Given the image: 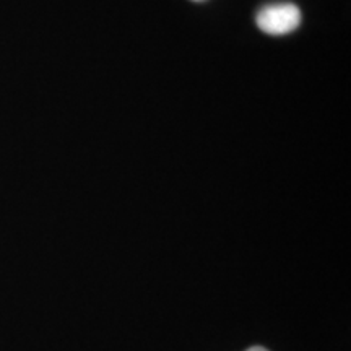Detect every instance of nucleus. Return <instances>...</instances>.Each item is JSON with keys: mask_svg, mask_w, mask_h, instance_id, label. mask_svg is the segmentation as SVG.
<instances>
[{"mask_svg": "<svg viewBox=\"0 0 351 351\" xmlns=\"http://www.w3.org/2000/svg\"><path fill=\"white\" fill-rule=\"evenodd\" d=\"M257 26L270 36H285L300 28L301 10L295 3H271L258 10Z\"/></svg>", "mask_w": 351, "mask_h": 351, "instance_id": "obj_1", "label": "nucleus"}, {"mask_svg": "<svg viewBox=\"0 0 351 351\" xmlns=\"http://www.w3.org/2000/svg\"><path fill=\"white\" fill-rule=\"evenodd\" d=\"M247 351H269V350L263 348V346H252V348H249Z\"/></svg>", "mask_w": 351, "mask_h": 351, "instance_id": "obj_2", "label": "nucleus"}, {"mask_svg": "<svg viewBox=\"0 0 351 351\" xmlns=\"http://www.w3.org/2000/svg\"><path fill=\"white\" fill-rule=\"evenodd\" d=\"M194 2H204V0H194Z\"/></svg>", "mask_w": 351, "mask_h": 351, "instance_id": "obj_3", "label": "nucleus"}]
</instances>
